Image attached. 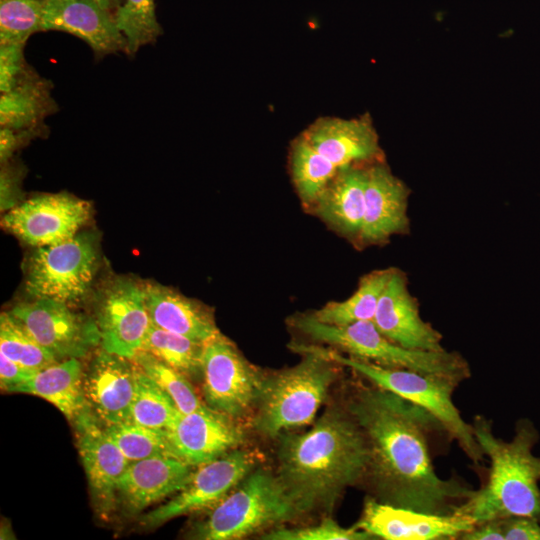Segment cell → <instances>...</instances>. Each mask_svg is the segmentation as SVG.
<instances>
[{
	"label": "cell",
	"instance_id": "7c38bea8",
	"mask_svg": "<svg viewBox=\"0 0 540 540\" xmlns=\"http://www.w3.org/2000/svg\"><path fill=\"white\" fill-rule=\"evenodd\" d=\"M91 212L88 201L72 194H40L10 209L2 226L26 244L50 246L75 237Z\"/></svg>",
	"mask_w": 540,
	"mask_h": 540
},
{
	"label": "cell",
	"instance_id": "ab89813d",
	"mask_svg": "<svg viewBox=\"0 0 540 540\" xmlns=\"http://www.w3.org/2000/svg\"><path fill=\"white\" fill-rule=\"evenodd\" d=\"M504 540H540V521L525 516L500 518Z\"/></svg>",
	"mask_w": 540,
	"mask_h": 540
},
{
	"label": "cell",
	"instance_id": "cb8c5ba5",
	"mask_svg": "<svg viewBox=\"0 0 540 540\" xmlns=\"http://www.w3.org/2000/svg\"><path fill=\"white\" fill-rule=\"evenodd\" d=\"M151 323L161 329L205 343L220 331L206 306L158 283L144 285Z\"/></svg>",
	"mask_w": 540,
	"mask_h": 540
},
{
	"label": "cell",
	"instance_id": "f546056e",
	"mask_svg": "<svg viewBox=\"0 0 540 540\" xmlns=\"http://www.w3.org/2000/svg\"><path fill=\"white\" fill-rule=\"evenodd\" d=\"M188 377L201 375L203 343L151 324L142 349Z\"/></svg>",
	"mask_w": 540,
	"mask_h": 540
},
{
	"label": "cell",
	"instance_id": "b9f144b4",
	"mask_svg": "<svg viewBox=\"0 0 540 540\" xmlns=\"http://www.w3.org/2000/svg\"><path fill=\"white\" fill-rule=\"evenodd\" d=\"M459 540H504L501 519H491L475 524L472 529L462 533Z\"/></svg>",
	"mask_w": 540,
	"mask_h": 540
},
{
	"label": "cell",
	"instance_id": "4316f807",
	"mask_svg": "<svg viewBox=\"0 0 540 540\" xmlns=\"http://www.w3.org/2000/svg\"><path fill=\"white\" fill-rule=\"evenodd\" d=\"M394 271V267L371 271L361 277L356 291L350 297L343 301H331L311 313V316L335 326L372 321L379 298Z\"/></svg>",
	"mask_w": 540,
	"mask_h": 540
},
{
	"label": "cell",
	"instance_id": "44dd1931",
	"mask_svg": "<svg viewBox=\"0 0 540 540\" xmlns=\"http://www.w3.org/2000/svg\"><path fill=\"white\" fill-rule=\"evenodd\" d=\"M43 31H61L83 40L94 58L127 54V42L114 15L91 0H45Z\"/></svg>",
	"mask_w": 540,
	"mask_h": 540
},
{
	"label": "cell",
	"instance_id": "5b68a950",
	"mask_svg": "<svg viewBox=\"0 0 540 540\" xmlns=\"http://www.w3.org/2000/svg\"><path fill=\"white\" fill-rule=\"evenodd\" d=\"M292 326L316 342L383 367L442 375L461 382L471 377L470 366L460 353L404 348L383 336L372 321L335 326L304 314L293 317Z\"/></svg>",
	"mask_w": 540,
	"mask_h": 540
},
{
	"label": "cell",
	"instance_id": "e0dca14e",
	"mask_svg": "<svg viewBox=\"0 0 540 540\" xmlns=\"http://www.w3.org/2000/svg\"><path fill=\"white\" fill-rule=\"evenodd\" d=\"M166 433L172 455L191 466L215 460L244 442L235 419L209 407L181 413Z\"/></svg>",
	"mask_w": 540,
	"mask_h": 540
},
{
	"label": "cell",
	"instance_id": "6da1fadb",
	"mask_svg": "<svg viewBox=\"0 0 540 540\" xmlns=\"http://www.w3.org/2000/svg\"><path fill=\"white\" fill-rule=\"evenodd\" d=\"M369 447L364 481L382 503L431 514H453L473 490L461 479L441 478L432 440L448 433L424 408L390 392L362 386L346 405Z\"/></svg>",
	"mask_w": 540,
	"mask_h": 540
},
{
	"label": "cell",
	"instance_id": "277c9868",
	"mask_svg": "<svg viewBox=\"0 0 540 540\" xmlns=\"http://www.w3.org/2000/svg\"><path fill=\"white\" fill-rule=\"evenodd\" d=\"M298 353L312 352L340 366L348 367L371 384L390 391L431 413L455 440L475 465L485 456L478 443L472 424L466 422L453 402V394L460 382L457 379L412 370L387 368L375 363L339 353L337 350L292 343Z\"/></svg>",
	"mask_w": 540,
	"mask_h": 540
},
{
	"label": "cell",
	"instance_id": "836d02e7",
	"mask_svg": "<svg viewBox=\"0 0 540 540\" xmlns=\"http://www.w3.org/2000/svg\"><path fill=\"white\" fill-rule=\"evenodd\" d=\"M0 352L31 369L41 370L59 360L41 346L9 312L0 316Z\"/></svg>",
	"mask_w": 540,
	"mask_h": 540
},
{
	"label": "cell",
	"instance_id": "f35d334b",
	"mask_svg": "<svg viewBox=\"0 0 540 540\" xmlns=\"http://www.w3.org/2000/svg\"><path fill=\"white\" fill-rule=\"evenodd\" d=\"M49 134L47 125L28 129H0V161L1 164L11 160L19 149L35 138H43Z\"/></svg>",
	"mask_w": 540,
	"mask_h": 540
},
{
	"label": "cell",
	"instance_id": "8fae6325",
	"mask_svg": "<svg viewBox=\"0 0 540 540\" xmlns=\"http://www.w3.org/2000/svg\"><path fill=\"white\" fill-rule=\"evenodd\" d=\"M9 313L59 361L82 358L101 342L96 320L49 298L19 303Z\"/></svg>",
	"mask_w": 540,
	"mask_h": 540
},
{
	"label": "cell",
	"instance_id": "8992f818",
	"mask_svg": "<svg viewBox=\"0 0 540 540\" xmlns=\"http://www.w3.org/2000/svg\"><path fill=\"white\" fill-rule=\"evenodd\" d=\"M297 365L265 378L256 402L255 429L267 437L310 424L337 379L339 364L302 352Z\"/></svg>",
	"mask_w": 540,
	"mask_h": 540
},
{
	"label": "cell",
	"instance_id": "484cf974",
	"mask_svg": "<svg viewBox=\"0 0 540 540\" xmlns=\"http://www.w3.org/2000/svg\"><path fill=\"white\" fill-rule=\"evenodd\" d=\"M52 87L50 80L39 75L1 93L0 127L28 129L45 126V119L59 110L52 96Z\"/></svg>",
	"mask_w": 540,
	"mask_h": 540
},
{
	"label": "cell",
	"instance_id": "5bb4252c",
	"mask_svg": "<svg viewBox=\"0 0 540 540\" xmlns=\"http://www.w3.org/2000/svg\"><path fill=\"white\" fill-rule=\"evenodd\" d=\"M365 209L358 247L384 245L410 230V189L385 160L365 164Z\"/></svg>",
	"mask_w": 540,
	"mask_h": 540
},
{
	"label": "cell",
	"instance_id": "4fadbf2b",
	"mask_svg": "<svg viewBox=\"0 0 540 540\" xmlns=\"http://www.w3.org/2000/svg\"><path fill=\"white\" fill-rule=\"evenodd\" d=\"M97 325L101 348L132 359L151 326L144 286L127 277L110 281L99 293Z\"/></svg>",
	"mask_w": 540,
	"mask_h": 540
},
{
	"label": "cell",
	"instance_id": "8d00e7d4",
	"mask_svg": "<svg viewBox=\"0 0 540 540\" xmlns=\"http://www.w3.org/2000/svg\"><path fill=\"white\" fill-rule=\"evenodd\" d=\"M23 43L0 44V91L8 92L39 76L24 56Z\"/></svg>",
	"mask_w": 540,
	"mask_h": 540
},
{
	"label": "cell",
	"instance_id": "ba28073f",
	"mask_svg": "<svg viewBox=\"0 0 540 540\" xmlns=\"http://www.w3.org/2000/svg\"><path fill=\"white\" fill-rule=\"evenodd\" d=\"M98 262L97 239L92 233L37 247L27 263L26 291L33 298L66 304L81 301L90 289Z\"/></svg>",
	"mask_w": 540,
	"mask_h": 540
},
{
	"label": "cell",
	"instance_id": "7402d4cb",
	"mask_svg": "<svg viewBox=\"0 0 540 540\" xmlns=\"http://www.w3.org/2000/svg\"><path fill=\"white\" fill-rule=\"evenodd\" d=\"M193 467L171 455L132 461L117 481V505L128 515H137L177 493Z\"/></svg>",
	"mask_w": 540,
	"mask_h": 540
},
{
	"label": "cell",
	"instance_id": "7bdbcfd3",
	"mask_svg": "<svg viewBox=\"0 0 540 540\" xmlns=\"http://www.w3.org/2000/svg\"><path fill=\"white\" fill-rule=\"evenodd\" d=\"M103 9L111 12L114 15V12L120 5L121 0H91Z\"/></svg>",
	"mask_w": 540,
	"mask_h": 540
},
{
	"label": "cell",
	"instance_id": "9a60e30c",
	"mask_svg": "<svg viewBox=\"0 0 540 540\" xmlns=\"http://www.w3.org/2000/svg\"><path fill=\"white\" fill-rule=\"evenodd\" d=\"M468 517L431 514L382 503L366 497L359 520L353 525L384 540H450L474 527Z\"/></svg>",
	"mask_w": 540,
	"mask_h": 540
},
{
	"label": "cell",
	"instance_id": "7a4b0ae2",
	"mask_svg": "<svg viewBox=\"0 0 540 540\" xmlns=\"http://www.w3.org/2000/svg\"><path fill=\"white\" fill-rule=\"evenodd\" d=\"M369 456L347 407H330L305 433L280 435L276 475L299 514L331 510L348 487L364 481Z\"/></svg>",
	"mask_w": 540,
	"mask_h": 540
},
{
	"label": "cell",
	"instance_id": "603a6c76",
	"mask_svg": "<svg viewBox=\"0 0 540 540\" xmlns=\"http://www.w3.org/2000/svg\"><path fill=\"white\" fill-rule=\"evenodd\" d=\"M364 166L355 164L340 168L310 207L355 246L359 244L365 209Z\"/></svg>",
	"mask_w": 540,
	"mask_h": 540
},
{
	"label": "cell",
	"instance_id": "d6986e66",
	"mask_svg": "<svg viewBox=\"0 0 540 540\" xmlns=\"http://www.w3.org/2000/svg\"><path fill=\"white\" fill-rule=\"evenodd\" d=\"M136 364L101 348L83 374L88 407L103 426L130 423Z\"/></svg>",
	"mask_w": 540,
	"mask_h": 540
},
{
	"label": "cell",
	"instance_id": "1f68e13d",
	"mask_svg": "<svg viewBox=\"0 0 540 540\" xmlns=\"http://www.w3.org/2000/svg\"><path fill=\"white\" fill-rule=\"evenodd\" d=\"M132 360L171 397L182 414L208 407L201 401L188 376L179 370L144 350L138 351Z\"/></svg>",
	"mask_w": 540,
	"mask_h": 540
},
{
	"label": "cell",
	"instance_id": "f1b7e54d",
	"mask_svg": "<svg viewBox=\"0 0 540 540\" xmlns=\"http://www.w3.org/2000/svg\"><path fill=\"white\" fill-rule=\"evenodd\" d=\"M180 414L171 397L136 365L130 423L166 430Z\"/></svg>",
	"mask_w": 540,
	"mask_h": 540
},
{
	"label": "cell",
	"instance_id": "ac0fdd59",
	"mask_svg": "<svg viewBox=\"0 0 540 540\" xmlns=\"http://www.w3.org/2000/svg\"><path fill=\"white\" fill-rule=\"evenodd\" d=\"M372 322L383 336L404 348L445 350L442 334L423 320L419 302L409 290L408 278L398 268L379 298Z\"/></svg>",
	"mask_w": 540,
	"mask_h": 540
},
{
	"label": "cell",
	"instance_id": "83f0119b",
	"mask_svg": "<svg viewBox=\"0 0 540 540\" xmlns=\"http://www.w3.org/2000/svg\"><path fill=\"white\" fill-rule=\"evenodd\" d=\"M289 167L296 192L309 208L339 170L300 135L291 143Z\"/></svg>",
	"mask_w": 540,
	"mask_h": 540
},
{
	"label": "cell",
	"instance_id": "52a82bcc",
	"mask_svg": "<svg viewBox=\"0 0 540 540\" xmlns=\"http://www.w3.org/2000/svg\"><path fill=\"white\" fill-rule=\"evenodd\" d=\"M209 510L196 526L193 538L240 539L299 514L277 475L263 469L247 475Z\"/></svg>",
	"mask_w": 540,
	"mask_h": 540
},
{
	"label": "cell",
	"instance_id": "d590c367",
	"mask_svg": "<svg viewBox=\"0 0 540 540\" xmlns=\"http://www.w3.org/2000/svg\"><path fill=\"white\" fill-rule=\"evenodd\" d=\"M267 540H371L376 539L366 531L352 526L345 528L327 518L321 523L293 529H278L262 537Z\"/></svg>",
	"mask_w": 540,
	"mask_h": 540
},
{
	"label": "cell",
	"instance_id": "4dcf8cb0",
	"mask_svg": "<svg viewBox=\"0 0 540 540\" xmlns=\"http://www.w3.org/2000/svg\"><path fill=\"white\" fill-rule=\"evenodd\" d=\"M114 19L127 42V54L155 43L163 34L156 16L155 0H123L114 12Z\"/></svg>",
	"mask_w": 540,
	"mask_h": 540
},
{
	"label": "cell",
	"instance_id": "2e32d148",
	"mask_svg": "<svg viewBox=\"0 0 540 540\" xmlns=\"http://www.w3.org/2000/svg\"><path fill=\"white\" fill-rule=\"evenodd\" d=\"M73 423L94 506L101 516L107 517L117 506L116 484L130 461L108 437L89 407Z\"/></svg>",
	"mask_w": 540,
	"mask_h": 540
},
{
	"label": "cell",
	"instance_id": "d4e9b609",
	"mask_svg": "<svg viewBox=\"0 0 540 540\" xmlns=\"http://www.w3.org/2000/svg\"><path fill=\"white\" fill-rule=\"evenodd\" d=\"M83 366L78 358L58 361L7 392L32 394L57 407L74 422L88 407L83 390Z\"/></svg>",
	"mask_w": 540,
	"mask_h": 540
},
{
	"label": "cell",
	"instance_id": "d6a6232c",
	"mask_svg": "<svg viewBox=\"0 0 540 540\" xmlns=\"http://www.w3.org/2000/svg\"><path fill=\"white\" fill-rule=\"evenodd\" d=\"M104 430L130 462L156 455L173 456L166 430L135 423L111 424Z\"/></svg>",
	"mask_w": 540,
	"mask_h": 540
},
{
	"label": "cell",
	"instance_id": "74e56055",
	"mask_svg": "<svg viewBox=\"0 0 540 540\" xmlns=\"http://www.w3.org/2000/svg\"><path fill=\"white\" fill-rule=\"evenodd\" d=\"M26 173L23 164L12 162V159L1 164L0 190L1 210L12 209L22 199L21 183Z\"/></svg>",
	"mask_w": 540,
	"mask_h": 540
},
{
	"label": "cell",
	"instance_id": "3957f363",
	"mask_svg": "<svg viewBox=\"0 0 540 540\" xmlns=\"http://www.w3.org/2000/svg\"><path fill=\"white\" fill-rule=\"evenodd\" d=\"M472 426L490 468L484 485L473 489L454 513L475 524L510 516L540 521V456L533 454L540 436L533 422L520 419L510 441L496 437L492 422L482 415L474 417Z\"/></svg>",
	"mask_w": 540,
	"mask_h": 540
},
{
	"label": "cell",
	"instance_id": "30bf717a",
	"mask_svg": "<svg viewBox=\"0 0 540 540\" xmlns=\"http://www.w3.org/2000/svg\"><path fill=\"white\" fill-rule=\"evenodd\" d=\"M255 464L252 452L236 448L198 465L177 493L141 517V524L154 528L176 517L211 509L251 473Z\"/></svg>",
	"mask_w": 540,
	"mask_h": 540
},
{
	"label": "cell",
	"instance_id": "60d3db41",
	"mask_svg": "<svg viewBox=\"0 0 540 540\" xmlns=\"http://www.w3.org/2000/svg\"><path fill=\"white\" fill-rule=\"evenodd\" d=\"M38 371L27 368L0 352V384L2 390L8 391L11 387L31 379Z\"/></svg>",
	"mask_w": 540,
	"mask_h": 540
},
{
	"label": "cell",
	"instance_id": "ffe728a7",
	"mask_svg": "<svg viewBox=\"0 0 540 540\" xmlns=\"http://www.w3.org/2000/svg\"><path fill=\"white\" fill-rule=\"evenodd\" d=\"M337 168L384 160L369 114L356 118L320 117L299 134Z\"/></svg>",
	"mask_w": 540,
	"mask_h": 540
},
{
	"label": "cell",
	"instance_id": "e575fe53",
	"mask_svg": "<svg viewBox=\"0 0 540 540\" xmlns=\"http://www.w3.org/2000/svg\"><path fill=\"white\" fill-rule=\"evenodd\" d=\"M45 0H1L0 44L23 43L43 31Z\"/></svg>",
	"mask_w": 540,
	"mask_h": 540
},
{
	"label": "cell",
	"instance_id": "9c48e42d",
	"mask_svg": "<svg viewBox=\"0 0 540 540\" xmlns=\"http://www.w3.org/2000/svg\"><path fill=\"white\" fill-rule=\"evenodd\" d=\"M200 376L205 404L234 419L256 405L264 380L221 333L203 344Z\"/></svg>",
	"mask_w": 540,
	"mask_h": 540
}]
</instances>
